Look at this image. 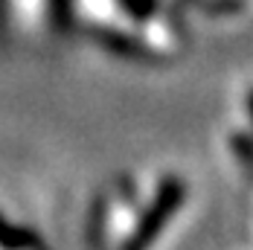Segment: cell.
I'll list each match as a JSON object with an SVG mask.
<instances>
[{"mask_svg":"<svg viewBox=\"0 0 253 250\" xmlns=\"http://www.w3.org/2000/svg\"><path fill=\"white\" fill-rule=\"evenodd\" d=\"M41 245L38 236L32 230L21 224H12L3 212H0V250H35Z\"/></svg>","mask_w":253,"mask_h":250,"instance_id":"obj_2","label":"cell"},{"mask_svg":"<svg viewBox=\"0 0 253 250\" xmlns=\"http://www.w3.org/2000/svg\"><path fill=\"white\" fill-rule=\"evenodd\" d=\"M99 44L114 55H123V58H146V47L137 38H128L126 32H117V29L99 32Z\"/></svg>","mask_w":253,"mask_h":250,"instance_id":"obj_3","label":"cell"},{"mask_svg":"<svg viewBox=\"0 0 253 250\" xmlns=\"http://www.w3.org/2000/svg\"><path fill=\"white\" fill-rule=\"evenodd\" d=\"M183 201H186V183H183L180 177H175V175L163 177L160 186L154 189L152 201H149L146 209L140 212L134 230L128 233L123 250H152V245L163 236L166 224L180 212Z\"/></svg>","mask_w":253,"mask_h":250,"instance_id":"obj_1","label":"cell"},{"mask_svg":"<svg viewBox=\"0 0 253 250\" xmlns=\"http://www.w3.org/2000/svg\"><path fill=\"white\" fill-rule=\"evenodd\" d=\"M117 6L126 12L131 21H149V18H154L160 0H117Z\"/></svg>","mask_w":253,"mask_h":250,"instance_id":"obj_5","label":"cell"},{"mask_svg":"<svg viewBox=\"0 0 253 250\" xmlns=\"http://www.w3.org/2000/svg\"><path fill=\"white\" fill-rule=\"evenodd\" d=\"M73 15H76V0H47V21L55 32L70 29Z\"/></svg>","mask_w":253,"mask_h":250,"instance_id":"obj_4","label":"cell"},{"mask_svg":"<svg viewBox=\"0 0 253 250\" xmlns=\"http://www.w3.org/2000/svg\"><path fill=\"white\" fill-rule=\"evenodd\" d=\"M248 111H251V120H253V90H251V96H248Z\"/></svg>","mask_w":253,"mask_h":250,"instance_id":"obj_6","label":"cell"}]
</instances>
